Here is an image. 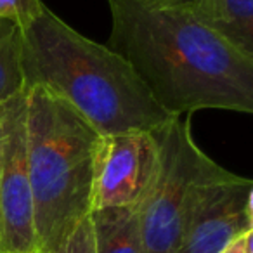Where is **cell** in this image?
<instances>
[{"label":"cell","mask_w":253,"mask_h":253,"mask_svg":"<svg viewBox=\"0 0 253 253\" xmlns=\"http://www.w3.org/2000/svg\"><path fill=\"white\" fill-rule=\"evenodd\" d=\"M106 47L130 64L170 116L201 109L253 113V57L198 21L186 5L108 0Z\"/></svg>","instance_id":"obj_1"},{"label":"cell","mask_w":253,"mask_h":253,"mask_svg":"<svg viewBox=\"0 0 253 253\" xmlns=\"http://www.w3.org/2000/svg\"><path fill=\"white\" fill-rule=\"evenodd\" d=\"M23 33L25 85L43 87L80 113L101 135L153 130L173 116L151 97L125 59L43 7Z\"/></svg>","instance_id":"obj_2"},{"label":"cell","mask_w":253,"mask_h":253,"mask_svg":"<svg viewBox=\"0 0 253 253\" xmlns=\"http://www.w3.org/2000/svg\"><path fill=\"white\" fill-rule=\"evenodd\" d=\"M101 137L80 113L52 92L26 88V158L37 253L59 248L92 213Z\"/></svg>","instance_id":"obj_3"},{"label":"cell","mask_w":253,"mask_h":253,"mask_svg":"<svg viewBox=\"0 0 253 253\" xmlns=\"http://www.w3.org/2000/svg\"><path fill=\"white\" fill-rule=\"evenodd\" d=\"M162 167L155 187L141 207L144 253H175L200 186L222 167L196 144L191 116H173L155 128Z\"/></svg>","instance_id":"obj_4"},{"label":"cell","mask_w":253,"mask_h":253,"mask_svg":"<svg viewBox=\"0 0 253 253\" xmlns=\"http://www.w3.org/2000/svg\"><path fill=\"white\" fill-rule=\"evenodd\" d=\"M162 148L153 130L102 135L94 170L92 211L101 208H139L155 187Z\"/></svg>","instance_id":"obj_5"},{"label":"cell","mask_w":253,"mask_h":253,"mask_svg":"<svg viewBox=\"0 0 253 253\" xmlns=\"http://www.w3.org/2000/svg\"><path fill=\"white\" fill-rule=\"evenodd\" d=\"M0 162V253H37L35 211L26 158V90L4 102Z\"/></svg>","instance_id":"obj_6"},{"label":"cell","mask_w":253,"mask_h":253,"mask_svg":"<svg viewBox=\"0 0 253 253\" xmlns=\"http://www.w3.org/2000/svg\"><path fill=\"white\" fill-rule=\"evenodd\" d=\"M253 231V182L222 167L200 186L175 253H220Z\"/></svg>","instance_id":"obj_7"},{"label":"cell","mask_w":253,"mask_h":253,"mask_svg":"<svg viewBox=\"0 0 253 253\" xmlns=\"http://www.w3.org/2000/svg\"><path fill=\"white\" fill-rule=\"evenodd\" d=\"M186 7L211 32L253 57V0H191Z\"/></svg>","instance_id":"obj_8"},{"label":"cell","mask_w":253,"mask_h":253,"mask_svg":"<svg viewBox=\"0 0 253 253\" xmlns=\"http://www.w3.org/2000/svg\"><path fill=\"white\" fill-rule=\"evenodd\" d=\"M94 253H144L139 208H101L90 213Z\"/></svg>","instance_id":"obj_9"},{"label":"cell","mask_w":253,"mask_h":253,"mask_svg":"<svg viewBox=\"0 0 253 253\" xmlns=\"http://www.w3.org/2000/svg\"><path fill=\"white\" fill-rule=\"evenodd\" d=\"M21 54V26L7 19H0V104L26 90Z\"/></svg>","instance_id":"obj_10"},{"label":"cell","mask_w":253,"mask_h":253,"mask_svg":"<svg viewBox=\"0 0 253 253\" xmlns=\"http://www.w3.org/2000/svg\"><path fill=\"white\" fill-rule=\"evenodd\" d=\"M43 7L45 4L42 0H0V19L25 26L33 21Z\"/></svg>","instance_id":"obj_11"},{"label":"cell","mask_w":253,"mask_h":253,"mask_svg":"<svg viewBox=\"0 0 253 253\" xmlns=\"http://www.w3.org/2000/svg\"><path fill=\"white\" fill-rule=\"evenodd\" d=\"M49 253H94V234H92L90 215L68 236V239Z\"/></svg>","instance_id":"obj_12"},{"label":"cell","mask_w":253,"mask_h":253,"mask_svg":"<svg viewBox=\"0 0 253 253\" xmlns=\"http://www.w3.org/2000/svg\"><path fill=\"white\" fill-rule=\"evenodd\" d=\"M220 253H253V231H248L239 238L232 239Z\"/></svg>","instance_id":"obj_13"},{"label":"cell","mask_w":253,"mask_h":253,"mask_svg":"<svg viewBox=\"0 0 253 253\" xmlns=\"http://www.w3.org/2000/svg\"><path fill=\"white\" fill-rule=\"evenodd\" d=\"M148 5H187L191 0H141Z\"/></svg>","instance_id":"obj_14"},{"label":"cell","mask_w":253,"mask_h":253,"mask_svg":"<svg viewBox=\"0 0 253 253\" xmlns=\"http://www.w3.org/2000/svg\"><path fill=\"white\" fill-rule=\"evenodd\" d=\"M2 120H4V104H0V162H2V146H4V125H2Z\"/></svg>","instance_id":"obj_15"}]
</instances>
